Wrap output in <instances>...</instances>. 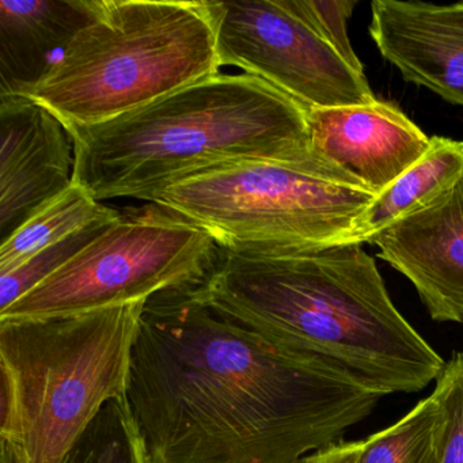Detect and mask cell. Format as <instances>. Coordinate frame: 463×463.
I'll return each mask as SVG.
<instances>
[{"mask_svg":"<svg viewBox=\"0 0 463 463\" xmlns=\"http://www.w3.org/2000/svg\"><path fill=\"white\" fill-rule=\"evenodd\" d=\"M196 283L151 297L132 346L126 398L151 462L299 463L373 413L383 395L221 316Z\"/></svg>","mask_w":463,"mask_h":463,"instance_id":"cell-1","label":"cell"},{"mask_svg":"<svg viewBox=\"0 0 463 463\" xmlns=\"http://www.w3.org/2000/svg\"><path fill=\"white\" fill-rule=\"evenodd\" d=\"M196 289L221 316L383 397L420 392L444 367L390 299L362 243L219 246Z\"/></svg>","mask_w":463,"mask_h":463,"instance_id":"cell-2","label":"cell"},{"mask_svg":"<svg viewBox=\"0 0 463 463\" xmlns=\"http://www.w3.org/2000/svg\"><path fill=\"white\" fill-rule=\"evenodd\" d=\"M307 116L265 80L219 72L108 123L67 128L74 183L99 203L129 197L154 204L200 173L267 161L363 189L314 151Z\"/></svg>","mask_w":463,"mask_h":463,"instance_id":"cell-3","label":"cell"},{"mask_svg":"<svg viewBox=\"0 0 463 463\" xmlns=\"http://www.w3.org/2000/svg\"><path fill=\"white\" fill-rule=\"evenodd\" d=\"M145 303L0 319V451L14 463L63 462L102 406L126 397Z\"/></svg>","mask_w":463,"mask_h":463,"instance_id":"cell-4","label":"cell"},{"mask_svg":"<svg viewBox=\"0 0 463 463\" xmlns=\"http://www.w3.org/2000/svg\"><path fill=\"white\" fill-rule=\"evenodd\" d=\"M211 2L97 0L96 14L23 96L67 128L99 126L221 72Z\"/></svg>","mask_w":463,"mask_h":463,"instance_id":"cell-5","label":"cell"},{"mask_svg":"<svg viewBox=\"0 0 463 463\" xmlns=\"http://www.w3.org/2000/svg\"><path fill=\"white\" fill-rule=\"evenodd\" d=\"M376 194L288 165L245 161L180 181L154 204L204 229L221 248L349 243Z\"/></svg>","mask_w":463,"mask_h":463,"instance_id":"cell-6","label":"cell"},{"mask_svg":"<svg viewBox=\"0 0 463 463\" xmlns=\"http://www.w3.org/2000/svg\"><path fill=\"white\" fill-rule=\"evenodd\" d=\"M219 246L197 224L158 204L120 213L61 269L0 313V319L77 316L203 280Z\"/></svg>","mask_w":463,"mask_h":463,"instance_id":"cell-7","label":"cell"},{"mask_svg":"<svg viewBox=\"0 0 463 463\" xmlns=\"http://www.w3.org/2000/svg\"><path fill=\"white\" fill-rule=\"evenodd\" d=\"M211 6L221 67H238L308 110L376 101L365 74L325 39L307 0H229Z\"/></svg>","mask_w":463,"mask_h":463,"instance_id":"cell-8","label":"cell"},{"mask_svg":"<svg viewBox=\"0 0 463 463\" xmlns=\"http://www.w3.org/2000/svg\"><path fill=\"white\" fill-rule=\"evenodd\" d=\"M74 142L63 121L25 96H0V241L74 184Z\"/></svg>","mask_w":463,"mask_h":463,"instance_id":"cell-9","label":"cell"},{"mask_svg":"<svg viewBox=\"0 0 463 463\" xmlns=\"http://www.w3.org/2000/svg\"><path fill=\"white\" fill-rule=\"evenodd\" d=\"M307 120L314 151L376 196L430 145V137L397 105L378 99L356 107L310 109Z\"/></svg>","mask_w":463,"mask_h":463,"instance_id":"cell-10","label":"cell"},{"mask_svg":"<svg viewBox=\"0 0 463 463\" xmlns=\"http://www.w3.org/2000/svg\"><path fill=\"white\" fill-rule=\"evenodd\" d=\"M368 243L413 284L432 319L463 322V178Z\"/></svg>","mask_w":463,"mask_h":463,"instance_id":"cell-11","label":"cell"},{"mask_svg":"<svg viewBox=\"0 0 463 463\" xmlns=\"http://www.w3.org/2000/svg\"><path fill=\"white\" fill-rule=\"evenodd\" d=\"M368 31L406 82L463 107V2L373 0Z\"/></svg>","mask_w":463,"mask_h":463,"instance_id":"cell-12","label":"cell"},{"mask_svg":"<svg viewBox=\"0 0 463 463\" xmlns=\"http://www.w3.org/2000/svg\"><path fill=\"white\" fill-rule=\"evenodd\" d=\"M96 9L97 0H0V96L37 85Z\"/></svg>","mask_w":463,"mask_h":463,"instance_id":"cell-13","label":"cell"},{"mask_svg":"<svg viewBox=\"0 0 463 463\" xmlns=\"http://www.w3.org/2000/svg\"><path fill=\"white\" fill-rule=\"evenodd\" d=\"M463 178V142L430 137L427 153L375 197L357 219L349 243L370 242L395 222L422 210Z\"/></svg>","mask_w":463,"mask_h":463,"instance_id":"cell-14","label":"cell"},{"mask_svg":"<svg viewBox=\"0 0 463 463\" xmlns=\"http://www.w3.org/2000/svg\"><path fill=\"white\" fill-rule=\"evenodd\" d=\"M118 213V211L97 202L77 184H72L0 245V275L14 269L37 251L63 241L89 224L115 218Z\"/></svg>","mask_w":463,"mask_h":463,"instance_id":"cell-15","label":"cell"},{"mask_svg":"<svg viewBox=\"0 0 463 463\" xmlns=\"http://www.w3.org/2000/svg\"><path fill=\"white\" fill-rule=\"evenodd\" d=\"M444 414L432 394L392 427L363 439L356 463H440Z\"/></svg>","mask_w":463,"mask_h":463,"instance_id":"cell-16","label":"cell"},{"mask_svg":"<svg viewBox=\"0 0 463 463\" xmlns=\"http://www.w3.org/2000/svg\"><path fill=\"white\" fill-rule=\"evenodd\" d=\"M61 463H153L126 397L102 406Z\"/></svg>","mask_w":463,"mask_h":463,"instance_id":"cell-17","label":"cell"},{"mask_svg":"<svg viewBox=\"0 0 463 463\" xmlns=\"http://www.w3.org/2000/svg\"><path fill=\"white\" fill-rule=\"evenodd\" d=\"M120 215V213H118ZM102 219L89 224L85 229L53 243L29 257L14 269L0 275V313L25 297L45 279L61 269L72 257L77 256L91 241L96 240L110 222L118 218Z\"/></svg>","mask_w":463,"mask_h":463,"instance_id":"cell-18","label":"cell"},{"mask_svg":"<svg viewBox=\"0 0 463 463\" xmlns=\"http://www.w3.org/2000/svg\"><path fill=\"white\" fill-rule=\"evenodd\" d=\"M432 395L444 414L440 463H463V354L444 363Z\"/></svg>","mask_w":463,"mask_h":463,"instance_id":"cell-19","label":"cell"},{"mask_svg":"<svg viewBox=\"0 0 463 463\" xmlns=\"http://www.w3.org/2000/svg\"><path fill=\"white\" fill-rule=\"evenodd\" d=\"M354 0H307V6L325 39L345 59L346 63L364 74V67L357 59L346 32V21L354 13Z\"/></svg>","mask_w":463,"mask_h":463,"instance_id":"cell-20","label":"cell"},{"mask_svg":"<svg viewBox=\"0 0 463 463\" xmlns=\"http://www.w3.org/2000/svg\"><path fill=\"white\" fill-rule=\"evenodd\" d=\"M362 447L363 440L338 441L303 458L299 463H356L362 452Z\"/></svg>","mask_w":463,"mask_h":463,"instance_id":"cell-21","label":"cell"}]
</instances>
